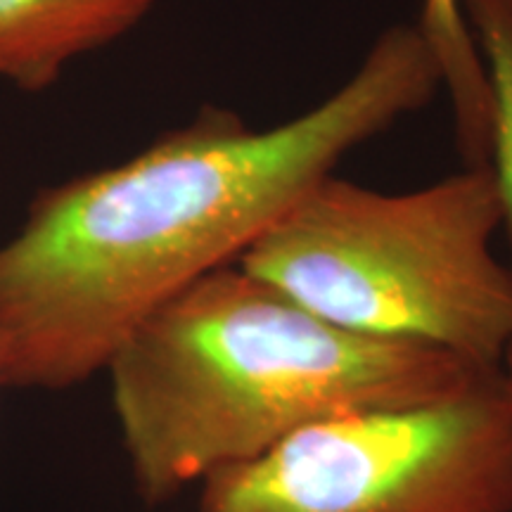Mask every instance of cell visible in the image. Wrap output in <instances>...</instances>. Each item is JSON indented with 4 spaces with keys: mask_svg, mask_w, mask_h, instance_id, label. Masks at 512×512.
<instances>
[{
    "mask_svg": "<svg viewBox=\"0 0 512 512\" xmlns=\"http://www.w3.org/2000/svg\"><path fill=\"white\" fill-rule=\"evenodd\" d=\"M501 223L489 166L406 192L330 174L238 264L339 328L496 368L512 342V264L494 249Z\"/></svg>",
    "mask_w": 512,
    "mask_h": 512,
    "instance_id": "3",
    "label": "cell"
},
{
    "mask_svg": "<svg viewBox=\"0 0 512 512\" xmlns=\"http://www.w3.org/2000/svg\"><path fill=\"white\" fill-rule=\"evenodd\" d=\"M482 55L491 95L489 169L501 202V233L512 264V0H460Z\"/></svg>",
    "mask_w": 512,
    "mask_h": 512,
    "instance_id": "7",
    "label": "cell"
},
{
    "mask_svg": "<svg viewBox=\"0 0 512 512\" xmlns=\"http://www.w3.org/2000/svg\"><path fill=\"white\" fill-rule=\"evenodd\" d=\"M418 27L439 60L444 91L453 107L460 157L465 166H486L491 145V95L463 5L460 0H422Z\"/></svg>",
    "mask_w": 512,
    "mask_h": 512,
    "instance_id": "6",
    "label": "cell"
},
{
    "mask_svg": "<svg viewBox=\"0 0 512 512\" xmlns=\"http://www.w3.org/2000/svg\"><path fill=\"white\" fill-rule=\"evenodd\" d=\"M197 512H512V380L304 427L200 486Z\"/></svg>",
    "mask_w": 512,
    "mask_h": 512,
    "instance_id": "4",
    "label": "cell"
},
{
    "mask_svg": "<svg viewBox=\"0 0 512 512\" xmlns=\"http://www.w3.org/2000/svg\"><path fill=\"white\" fill-rule=\"evenodd\" d=\"M441 88L418 24H394L299 117L254 128L207 107L136 157L38 192L0 245L3 387L62 392L105 373L140 323L238 264L344 157Z\"/></svg>",
    "mask_w": 512,
    "mask_h": 512,
    "instance_id": "1",
    "label": "cell"
},
{
    "mask_svg": "<svg viewBox=\"0 0 512 512\" xmlns=\"http://www.w3.org/2000/svg\"><path fill=\"white\" fill-rule=\"evenodd\" d=\"M484 368L339 328L230 264L140 323L105 375L133 491L159 508L304 427L437 399Z\"/></svg>",
    "mask_w": 512,
    "mask_h": 512,
    "instance_id": "2",
    "label": "cell"
},
{
    "mask_svg": "<svg viewBox=\"0 0 512 512\" xmlns=\"http://www.w3.org/2000/svg\"><path fill=\"white\" fill-rule=\"evenodd\" d=\"M3 389H5V387H3V382H0V392H3Z\"/></svg>",
    "mask_w": 512,
    "mask_h": 512,
    "instance_id": "9",
    "label": "cell"
},
{
    "mask_svg": "<svg viewBox=\"0 0 512 512\" xmlns=\"http://www.w3.org/2000/svg\"><path fill=\"white\" fill-rule=\"evenodd\" d=\"M157 0H0V81L24 93L55 86L79 57L136 29Z\"/></svg>",
    "mask_w": 512,
    "mask_h": 512,
    "instance_id": "5",
    "label": "cell"
},
{
    "mask_svg": "<svg viewBox=\"0 0 512 512\" xmlns=\"http://www.w3.org/2000/svg\"><path fill=\"white\" fill-rule=\"evenodd\" d=\"M503 370H505V373H508V377L512 380V342H510V347H508V351H505V356H503Z\"/></svg>",
    "mask_w": 512,
    "mask_h": 512,
    "instance_id": "8",
    "label": "cell"
}]
</instances>
